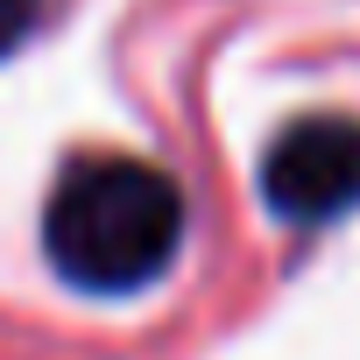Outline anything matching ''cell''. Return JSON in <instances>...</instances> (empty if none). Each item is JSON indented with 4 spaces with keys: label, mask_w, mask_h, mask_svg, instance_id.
Masks as SVG:
<instances>
[{
    "label": "cell",
    "mask_w": 360,
    "mask_h": 360,
    "mask_svg": "<svg viewBox=\"0 0 360 360\" xmlns=\"http://www.w3.org/2000/svg\"><path fill=\"white\" fill-rule=\"evenodd\" d=\"M43 248L85 297H134L184 248V191L141 155H78L43 205Z\"/></svg>",
    "instance_id": "1"
},
{
    "label": "cell",
    "mask_w": 360,
    "mask_h": 360,
    "mask_svg": "<svg viewBox=\"0 0 360 360\" xmlns=\"http://www.w3.org/2000/svg\"><path fill=\"white\" fill-rule=\"evenodd\" d=\"M262 198L290 226L339 219L360 198V120L353 113H304L262 155Z\"/></svg>",
    "instance_id": "2"
},
{
    "label": "cell",
    "mask_w": 360,
    "mask_h": 360,
    "mask_svg": "<svg viewBox=\"0 0 360 360\" xmlns=\"http://www.w3.org/2000/svg\"><path fill=\"white\" fill-rule=\"evenodd\" d=\"M36 15H43V0H0V57L36 29Z\"/></svg>",
    "instance_id": "3"
}]
</instances>
